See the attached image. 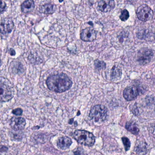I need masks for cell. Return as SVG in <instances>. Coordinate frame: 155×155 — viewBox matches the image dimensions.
<instances>
[{
    "label": "cell",
    "instance_id": "6da1fadb",
    "mask_svg": "<svg viewBox=\"0 0 155 155\" xmlns=\"http://www.w3.org/2000/svg\"><path fill=\"white\" fill-rule=\"evenodd\" d=\"M46 84L50 90L56 93H62L71 88L72 82L65 74H54L48 78Z\"/></svg>",
    "mask_w": 155,
    "mask_h": 155
},
{
    "label": "cell",
    "instance_id": "7a4b0ae2",
    "mask_svg": "<svg viewBox=\"0 0 155 155\" xmlns=\"http://www.w3.org/2000/svg\"><path fill=\"white\" fill-rule=\"evenodd\" d=\"M72 136L78 143L86 146H92L95 142L94 135L85 130H76L72 134Z\"/></svg>",
    "mask_w": 155,
    "mask_h": 155
},
{
    "label": "cell",
    "instance_id": "3957f363",
    "mask_svg": "<svg viewBox=\"0 0 155 155\" xmlns=\"http://www.w3.org/2000/svg\"><path fill=\"white\" fill-rule=\"evenodd\" d=\"M107 113V109L105 106L97 104L92 107L90 110L89 117L94 122L101 123L106 119Z\"/></svg>",
    "mask_w": 155,
    "mask_h": 155
},
{
    "label": "cell",
    "instance_id": "277c9868",
    "mask_svg": "<svg viewBox=\"0 0 155 155\" xmlns=\"http://www.w3.org/2000/svg\"><path fill=\"white\" fill-rule=\"evenodd\" d=\"M137 16L140 21H147L153 19V12L147 5H142L137 10Z\"/></svg>",
    "mask_w": 155,
    "mask_h": 155
},
{
    "label": "cell",
    "instance_id": "5b68a950",
    "mask_svg": "<svg viewBox=\"0 0 155 155\" xmlns=\"http://www.w3.org/2000/svg\"><path fill=\"white\" fill-rule=\"evenodd\" d=\"M13 97L11 87L3 81H0V103L6 102Z\"/></svg>",
    "mask_w": 155,
    "mask_h": 155
},
{
    "label": "cell",
    "instance_id": "8992f818",
    "mask_svg": "<svg viewBox=\"0 0 155 155\" xmlns=\"http://www.w3.org/2000/svg\"><path fill=\"white\" fill-rule=\"evenodd\" d=\"M153 56V53L151 50H142L138 53L137 61L141 65H145L150 62Z\"/></svg>",
    "mask_w": 155,
    "mask_h": 155
},
{
    "label": "cell",
    "instance_id": "52a82bcc",
    "mask_svg": "<svg viewBox=\"0 0 155 155\" xmlns=\"http://www.w3.org/2000/svg\"><path fill=\"white\" fill-rule=\"evenodd\" d=\"M97 32L92 28H87L82 30L80 38L84 41L91 42L95 40Z\"/></svg>",
    "mask_w": 155,
    "mask_h": 155
},
{
    "label": "cell",
    "instance_id": "ba28073f",
    "mask_svg": "<svg viewBox=\"0 0 155 155\" xmlns=\"http://www.w3.org/2000/svg\"><path fill=\"white\" fill-rule=\"evenodd\" d=\"M14 24L10 18H5L0 21V32L3 35L8 34L12 31Z\"/></svg>",
    "mask_w": 155,
    "mask_h": 155
},
{
    "label": "cell",
    "instance_id": "9c48e42d",
    "mask_svg": "<svg viewBox=\"0 0 155 155\" xmlns=\"http://www.w3.org/2000/svg\"><path fill=\"white\" fill-rule=\"evenodd\" d=\"M26 122L25 119L21 117H12L10 120V126L13 130L19 131L24 129Z\"/></svg>",
    "mask_w": 155,
    "mask_h": 155
},
{
    "label": "cell",
    "instance_id": "30bf717a",
    "mask_svg": "<svg viewBox=\"0 0 155 155\" xmlns=\"http://www.w3.org/2000/svg\"><path fill=\"white\" fill-rule=\"evenodd\" d=\"M123 94L124 97L127 101L134 100L138 96V89L136 87L131 86L124 89Z\"/></svg>",
    "mask_w": 155,
    "mask_h": 155
},
{
    "label": "cell",
    "instance_id": "8fae6325",
    "mask_svg": "<svg viewBox=\"0 0 155 155\" xmlns=\"http://www.w3.org/2000/svg\"><path fill=\"white\" fill-rule=\"evenodd\" d=\"M115 3L114 0H101L98 3V8L101 12H107L114 8Z\"/></svg>",
    "mask_w": 155,
    "mask_h": 155
},
{
    "label": "cell",
    "instance_id": "7c38bea8",
    "mask_svg": "<svg viewBox=\"0 0 155 155\" xmlns=\"http://www.w3.org/2000/svg\"><path fill=\"white\" fill-rule=\"evenodd\" d=\"M72 143L71 139L68 137L64 136L60 137L57 142V146L62 150H66L70 148Z\"/></svg>",
    "mask_w": 155,
    "mask_h": 155
},
{
    "label": "cell",
    "instance_id": "4fadbf2b",
    "mask_svg": "<svg viewBox=\"0 0 155 155\" xmlns=\"http://www.w3.org/2000/svg\"><path fill=\"white\" fill-rule=\"evenodd\" d=\"M35 3L33 0H26L21 5V10L24 13H29L34 9Z\"/></svg>",
    "mask_w": 155,
    "mask_h": 155
},
{
    "label": "cell",
    "instance_id": "5bb4252c",
    "mask_svg": "<svg viewBox=\"0 0 155 155\" xmlns=\"http://www.w3.org/2000/svg\"><path fill=\"white\" fill-rule=\"evenodd\" d=\"M122 70L117 66H114L111 71V78L114 81L119 80L122 76Z\"/></svg>",
    "mask_w": 155,
    "mask_h": 155
},
{
    "label": "cell",
    "instance_id": "9a60e30c",
    "mask_svg": "<svg viewBox=\"0 0 155 155\" xmlns=\"http://www.w3.org/2000/svg\"><path fill=\"white\" fill-rule=\"evenodd\" d=\"M147 144L143 141H138L136 145L135 151L140 155L144 154L147 152Z\"/></svg>",
    "mask_w": 155,
    "mask_h": 155
},
{
    "label": "cell",
    "instance_id": "2e32d148",
    "mask_svg": "<svg viewBox=\"0 0 155 155\" xmlns=\"http://www.w3.org/2000/svg\"><path fill=\"white\" fill-rule=\"evenodd\" d=\"M55 7L53 5L46 4L41 7V11L45 14H51L55 12Z\"/></svg>",
    "mask_w": 155,
    "mask_h": 155
},
{
    "label": "cell",
    "instance_id": "e0dca14e",
    "mask_svg": "<svg viewBox=\"0 0 155 155\" xmlns=\"http://www.w3.org/2000/svg\"><path fill=\"white\" fill-rule=\"evenodd\" d=\"M126 128L128 131L134 134H137L139 133V130L138 127L134 122H129L127 123Z\"/></svg>",
    "mask_w": 155,
    "mask_h": 155
},
{
    "label": "cell",
    "instance_id": "ac0fdd59",
    "mask_svg": "<svg viewBox=\"0 0 155 155\" xmlns=\"http://www.w3.org/2000/svg\"><path fill=\"white\" fill-rule=\"evenodd\" d=\"M94 65L95 69L97 70H103L105 69L106 64L103 61L96 60L94 61Z\"/></svg>",
    "mask_w": 155,
    "mask_h": 155
},
{
    "label": "cell",
    "instance_id": "d6986e66",
    "mask_svg": "<svg viewBox=\"0 0 155 155\" xmlns=\"http://www.w3.org/2000/svg\"><path fill=\"white\" fill-rule=\"evenodd\" d=\"M129 17V14L128 11L127 10H124L121 12V15L120 16V18L121 21H126Z\"/></svg>",
    "mask_w": 155,
    "mask_h": 155
},
{
    "label": "cell",
    "instance_id": "ffe728a7",
    "mask_svg": "<svg viewBox=\"0 0 155 155\" xmlns=\"http://www.w3.org/2000/svg\"><path fill=\"white\" fill-rule=\"evenodd\" d=\"M122 140H123V143H124L126 151H128L131 146V143H130L129 139L127 137H123L122 138Z\"/></svg>",
    "mask_w": 155,
    "mask_h": 155
},
{
    "label": "cell",
    "instance_id": "44dd1931",
    "mask_svg": "<svg viewBox=\"0 0 155 155\" xmlns=\"http://www.w3.org/2000/svg\"><path fill=\"white\" fill-rule=\"evenodd\" d=\"M6 5L5 2L3 1L0 0V14L3 12L6 9Z\"/></svg>",
    "mask_w": 155,
    "mask_h": 155
},
{
    "label": "cell",
    "instance_id": "7402d4cb",
    "mask_svg": "<svg viewBox=\"0 0 155 155\" xmlns=\"http://www.w3.org/2000/svg\"><path fill=\"white\" fill-rule=\"evenodd\" d=\"M12 113L15 115H21L22 114L23 110L21 108H16L13 110Z\"/></svg>",
    "mask_w": 155,
    "mask_h": 155
},
{
    "label": "cell",
    "instance_id": "603a6c76",
    "mask_svg": "<svg viewBox=\"0 0 155 155\" xmlns=\"http://www.w3.org/2000/svg\"><path fill=\"white\" fill-rule=\"evenodd\" d=\"M150 132L151 134L155 138V125L151 127L150 129Z\"/></svg>",
    "mask_w": 155,
    "mask_h": 155
},
{
    "label": "cell",
    "instance_id": "cb8c5ba5",
    "mask_svg": "<svg viewBox=\"0 0 155 155\" xmlns=\"http://www.w3.org/2000/svg\"><path fill=\"white\" fill-rule=\"evenodd\" d=\"M9 52H10V54H11V55H12V56H14V55H15V51L13 49H12V48H11V49H10V51H9Z\"/></svg>",
    "mask_w": 155,
    "mask_h": 155
},
{
    "label": "cell",
    "instance_id": "d4e9b609",
    "mask_svg": "<svg viewBox=\"0 0 155 155\" xmlns=\"http://www.w3.org/2000/svg\"><path fill=\"white\" fill-rule=\"evenodd\" d=\"M1 65H2V61L0 59V67H1Z\"/></svg>",
    "mask_w": 155,
    "mask_h": 155
},
{
    "label": "cell",
    "instance_id": "484cf974",
    "mask_svg": "<svg viewBox=\"0 0 155 155\" xmlns=\"http://www.w3.org/2000/svg\"><path fill=\"white\" fill-rule=\"evenodd\" d=\"M64 0H59V2H62Z\"/></svg>",
    "mask_w": 155,
    "mask_h": 155
},
{
    "label": "cell",
    "instance_id": "4316f807",
    "mask_svg": "<svg viewBox=\"0 0 155 155\" xmlns=\"http://www.w3.org/2000/svg\"></svg>",
    "mask_w": 155,
    "mask_h": 155
}]
</instances>
